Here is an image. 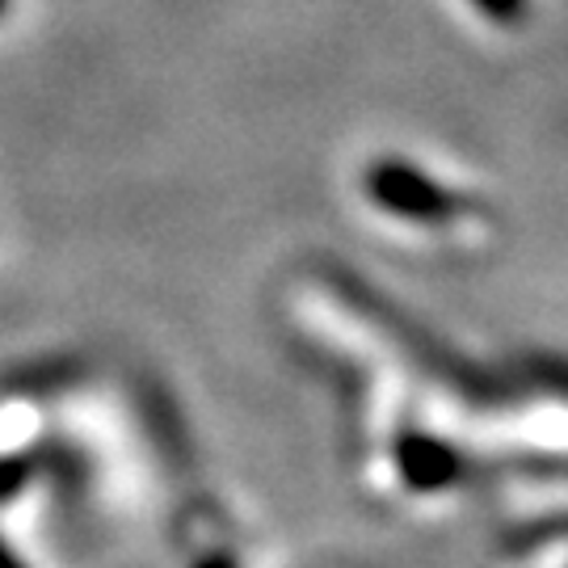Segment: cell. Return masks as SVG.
Segmentation results:
<instances>
[{
    "label": "cell",
    "instance_id": "2",
    "mask_svg": "<svg viewBox=\"0 0 568 568\" xmlns=\"http://www.w3.org/2000/svg\"><path fill=\"white\" fill-rule=\"evenodd\" d=\"M488 21H497V26H518L523 13H527V0H471Z\"/></svg>",
    "mask_w": 568,
    "mask_h": 568
},
{
    "label": "cell",
    "instance_id": "3",
    "mask_svg": "<svg viewBox=\"0 0 568 568\" xmlns=\"http://www.w3.org/2000/svg\"><path fill=\"white\" fill-rule=\"evenodd\" d=\"M0 9H4V0H0Z\"/></svg>",
    "mask_w": 568,
    "mask_h": 568
},
{
    "label": "cell",
    "instance_id": "1",
    "mask_svg": "<svg viewBox=\"0 0 568 568\" xmlns=\"http://www.w3.org/2000/svg\"><path fill=\"white\" fill-rule=\"evenodd\" d=\"M366 194L384 206V211L408 220V224L443 227V224H450L455 211H459V203H455L429 173H422L417 164H408V161H392V156H387V161H375L366 169Z\"/></svg>",
    "mask_w": 568,
    "mask_h": 568
}]
</instances>
